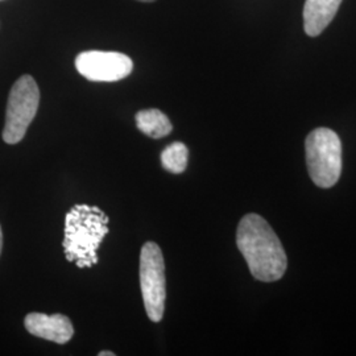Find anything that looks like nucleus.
I'll return each instance as SVG.
<instances>
[{
	"instance_id": "11",
	"label": "nucleus",
	"mask_w": 356,
	"mask_h": 356,
	"mask_svg": "<svg viewBox=\"0 0 356 356\" xmlns=\"http://www.w3.org/2000/svg\"><path fill=\"white\" fill-rule=\"evenodd\" d=\"M99 356H115V354L111 351H101Z\"/></svg>"
},
{
	"instance_id": "7",
	"label": "nucleus",
	"mask_w": 356,
	"mask_h": 356,
	"mask_svg": "<svg viewBox=\"0 0 356 356\" xmlns=\"http://www.w3.org/2000/svg\"><path fill=\"white\" fill-rule=\"evenodd\" d=\"M24 326L29 334L54 343H67L74 335L73 323L64 314L31 313L24 319Z\"/></svg>"
},
{
	"instance_id": "2",
	"label": "nucleus",
	"mask_w": 356,
	"mask_h": 356,
	"mask_svg": "<svg viewBox=\"0 0 356 356\" xmlns=\"http://www.w3.org/2000/svg\"><path fill=\"white\" fill-rule=\"evenodd\" d=\"M108 216L97 206L76 204L65 218L64 251L66 260L78 268L98 263L97 251L108 234Z\"/></svg>"
},
{
	"instance_id": "6",
	"label": "nucleus",
	"mask_w": 356,
	"mask_h": 356,
	"mask_svg": "<svg viewBox=\"0 0 356 356\" xmlns=\"http://www.w3.org/2000/svg\"><path fill=\"white\" fill-rule=\"evenodd\" d=\"M76 69L92 82H116L132 73L134 63L119 51H88L76 56Z\"/></svg>"
},
{
	"instance_id": "1",
	"label": "nucleus",
	"mask_w": 356,
	"mask_h": 356,
	"mask_svg": "<svg viewBox=\"0 0 356 356\" xmlns=\"http://www.w3.org/2000/svg\"><path fill=\"white\" fill-rule=\"evenodd\" d=\"M236 244L256 280L272 282L284 276L286 254L264 218L257 214L243 216L236 231Z\"/></svg>"
},
{
	"instance_id": "12",
	"label": "nucleus",
	"mask_w": 356,
	"mask_h": 356,
	"mask_svg": "<svg viewBox=\"0 0 356 356\" xmlns=\"http://www.w3.org/2000/svg\"><path fill=\"white\" fill-rule=\"evenodd\" d=\"M1 248H3V232H1V227H0V254H1Z\"/></svg>"
},
{
	"instance_id": "5",
	"label": "nucleus",
	"mask_w": 356,
	"mask_h": 356,
	"mask_svg": "<svg viewBox=\"0 0 356 356\" xmlns=\"http://www.w3.org/2000/svg\"><path fill=\"white\" fill-rule=\"evenodd\" d=\"M140 286L148 318L160 322L165 310V263L156 243H145L141 248Z\"/></svg>"
},
{
	"instance_id": "10",
	"label": "nucleus",
	"mask_w": 356,
	"mask_h": 356,
	"mask_svg": "<svg viewBox=\"0 0 356 356\" xmlns=\"http://www.w3.org/2000/svg\"><path fill=\"white\" fill-rule=\"evenodd\" d=\"M189 160V151L184 143H173L161 153V164L170 173L185 172Z\"/></svg>"
},
{
	"instance_id": "4",
	"label": "nucleus",
	"mask_w": 356,
	"mask_h": 356,
	"mask_svg": "<svg viewBox=\"0 0 356 356\" xmlns=\"http://www.w3.org/2000/svg\"><path fill=\"white\" fill-rule=\"evenodd\" d=\"M40 90L33 76H22L8 95L3 140L7 144H17L26 136V129L38 114Z\"/></svg>"
},
{
	"instance_id": "3",
	"label": "nucleus",
	"mask_w": 356,
	"mask_h": 356,
	"mask_svg": "<svg viewBox=\"0 0 356 356\" xmlns=\"http://www.w3.org/2000/svg\"><path fill=\"white\" fill-rule=\"evenodd\" d=\"M306 164L313 182L323 189L334 186L342 173V143L330 128L312 131L306 138Z\"/></svg>"
},
{
	"instance_id": "9",
	"label": "nucleus",
	"mask_w": 356,
	"mask_h": 356,
	"mask_svg": "<svg viewBox=\"0 0 356 356\" xmlns=\"http://www.w3.org/2000/svg\"><path fill=\"white\" fill-rule=\"evenodd\" d=\"M135 119H136V126L141 132L152 139L165 138L173 129L169 118L157 108L139 111L135 116Z\"/></svg>"
},
{
	"instance_id": "8",
	"label": "nucleus",
	"mask_w": 356,
	"mask_h": 356,
	"mask_svg": "<svg viewBox=\"0 0 356 356\" xmlns=\"http://www.w3.org/2000/svg\"><path fill=\"white\" fill-rule=\"evenodd\" d=\"M342 0H306L304 7V28L305 32L316 38L330 24L338 13Z\"/></svg>"
},
{
	"instance_id": "13",
	"label": "nucleus",
	"mask_w": 356,
	"mask_h": 356,
	"mask_svg": "<svg viewBox=\"0 0 356 356\" xmlns=\"http://www.w3.org/2000/svg\"><path fill=\"white\" fill-rule=\"evenodd\" d=\"M138 1H143V3H152L154 0H138Z\"/></svg>"
}]
</instances>
